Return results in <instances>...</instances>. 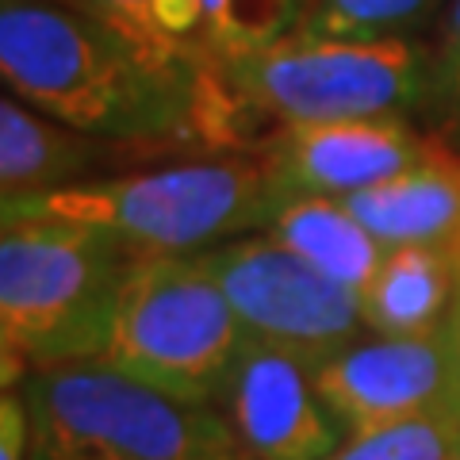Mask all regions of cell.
Instances as JSON below:
<instances>
[{
    "instance_id": "cell-17",
    "label": "cell",
    "mask_w": 460,
    "mask_h": 460,
    "mask_svg": "<svg viewBox=\"0 0 460 460\" xmlns=\"http://www.w3.org/2000/svg\"><path fill=\"white\" fill-rule=\"evenodd\" d=\"M96 20L119 27L142 47L172 58H204V12L199 0H69Z\"/></svg>"
},
{
    "instance_id": "cell-19",
    "label": "cell",
    "mask_w": 460,
    "mask_h": 460,
    "mask_svg": "<svg viewBox=\"0 0 460 460\" xmlns=\"http://www.w3.org/2000/svg\"><path fill=\"white\" fill-rule=\"evenodd\" d=\"M434 74H438V111H460V0H449L434 42Z\"/></svg>"
},
{
    "instance_id": "cell-13",
    "label": "cell",
    "mask_w": 460,
    "mask_h": 460,
    "mask_svg": "<svg viewBox=\"0 0 460 460\" xmlns=\"http://www.w3.org/2000/svg\"><path fill=\"white\" fill-rule=\"evenodd\" d=\"M460 292V269L434 250L392 246L361 292L368 334L414 338L445 326Z\"/></svg>"
},
{
    "instance_id": "cell-5",
    "label": "cell",
    "mask_w": 460,
    "mask_h": 460,
    "mask_svg": "<svg viewBox=\"0 0 460 460\" xmlns=\"http://www.w3.org/2000/svg\"><path fill=\"white\" fill-rule=\"evenodd\" d=\"M31 460H253L215 402H189L108 361L31 368Z\"/></svg>"
},
{
    "instance_id": "cell-1",
    "label": "cell",
    "mask_w": 460,
    "mask_h": 460,
    "mask_svg": "<svg viewBox=\"0 0 460 460\" xmlns=\"http://www.w3.org/2000/svg\"><path fill=\"white\" fill-rule=\"evenodd\" d=\"M0 77L81 135L204 142V58L142 47L69 0H0Z\"/></svg>"
},
{
    "instance_id": "cell-14",
    "label": "cell",
    "mask_w": 460,
    "mask_h": 460,
    "mask_svg": "<svg viewBox=\"0 0 460 460\" xmlns=\"http://www.w3.org/2000/svg\"><path fill=\"white\" fill-rule=\"evenodd\" d=\"M265 234H272L296 257H304L323 277L361 296L372 272L380 269L387 246L357 215L330 196H296L280 199L269 215Z\"/></svg>"
},
{
    "instance_id": "cell-9",
    "label": "cell",
    "mask_w": 460,
    "mask_h": 460,
    "mask_svg": "<svg viewBox=\"0 0 460 460\" xmlns=\"http://www.w3.org/2000/svg\"><path fill=\"white\" fill-rule=\"evenodd\" d=\"M311 380L345 438L449 411L445 330L414 338H357L330 361L314 365Z\"/></svg>"
},
{
    "instance_id": "cell-12",
    "label": "cell",
    "mask_w": 460,
    "mask_h": 460,
    "mask_svg": "<svg viewBox=\"0 0 460 460\" xmlns=\"http://www.w3.org/2000/svg\"><path fill=\"white\" fill-rule=\"evenodd\" d=\"M115 142L81 135L20 96H0V196L62 192L96 181Z\"/></svg>"
},
{
    "instance_id": "cell-11",
    "label": "cell",
    "mask_w": 460,
    "mask_h": 460,
    "mask_svg": "<svg viewBox=\"0 0 460 460\" xmlns=\"http://www.w3.org/2000/svg\"><path fill=\"white\" fill-rule=\"evenodd\" d=\"M387 250L422 246L460 269V150L438 146L426 162L368 192L341 199Z\"/></svg>"
},
{
    "instance_id": "cell-16",
    "label": "cell",
    "mask_w": 460,
    "mask_h": 460,
    "mask_svg": "<svg viewBox=\"0 0 460 460\" xmlns=\"http://www.w3.org/2000/svg\"><path fill=\"white\" fill-rule=\"evenodd\" d=\"M449 0H311L304 39H414Z\"/></svg>"
},
{
    "instance_id": "cell-2",
    "label": "cell",
    "mask_w": 460,
    "mask_h": 460,
    "mask_svg": "<svg viewBox=\"0 0 460 460\" xmlns=\"http://www.w3.org/2000/svg\"><path fill=\"white\" fill-rule=\"evenodd\" d=\"M419 111H438L434 47L422 39L292 35L226 62L204 58V146L211 150L238 146L257 123L277 131L326 119H411Z\"/></svg>"
},
{
    "instance_id": "cell-15",
    "label": "cell",
    "mask_w": 460,
    "mask_h": 460,
    "mask_svg": "<svg viewBox=\"0 0 460 460\" xmlns=\"http://www.w3.org/2000/svg\"><path fill=\"white\" fill-rule=\"evenodd\" d=\"M311 0H199L204 12V58L257 54L292 39L304 27Z\"/></svg>"
},
{
    "instance_id": "cell-4",
    "label": "cell",
    "mask_w": 460,
    "mask_h": 460,
    "mask_svg": "<svg viewBox=\"0 0 460 460\" xmlns=\"http://www.w3.org/2000/svg\"><path fill=\"white\" fill-rule=\"evenodd\" d=\"M280 199L257 154L204 157L96 177L62 192L0 196V223L62 219L119 238L135 253H199L269 226Z\"/></svg>"
},
{
    "instance_id": "cell-18",
    "label": "cell",
    "mask_w": 460,
    "mask_h": 460,
    "mask_svg": "<svg viewBox=\"0 0 460 460\" xmlns=\"http://www.w3.org/2000/svg\"><path fill=\"white\" fill-rule=\"evenodd\" d=\"M330 460H460V426L449 411L345 438Z\"/></svg>"
},
{
    "instance_id": "cell-21",
    "label": "cell",
    "mask_w": 460,
    "mask_h": 460,
    "mask_svg": "<svg viewBox=\"0 0 460 460\" xmlns=\"http://www.w3.org/2000/svg\"><path fill=\"white\" fill-rule=\"evenodd\" d=\"M441 330H445V353H449V414L460 426V292Z\"/></svg>"
},
{
    "instance_id": "cell-3",
    "label": "cell",
    "mask_w": 460,
    "mask_h": 460,
    "mask_svg": "<svg viewBox=\"0 0 460 460\" xmlns=\"http://www.w3.org/2000/svg\"><path fill=\"white\" fill-rule=\"evenodd\" d=\"M142 253L62 219L0 223V361L4 392L31 368L100 361L123 284Z\"/></svg>"
},
{
    "instance_id": "cell-7",
    "label": "cell",
    "mask_w": 460,
    "mask_h": 460,
    "mask_svg": "<svg viewBox=\"0 0 460 460\" xmlns=\"http://www.w3.org/2000/svg\"><path fill=\"white\" fill-rule=\"evenodd\" d=\"M192 257L219 284L250 341L280 349L307 368L368 334L361 296L323 277L265 230L219 242Z\"/></svg>"
},
{
    "instance_id": "cell-6",
    "label": "cell",
    "mask_w": 460,
    "mask_h": 460,
    "mask_svg": "<svg viewBox=\"0 0 460 460\" xmlns=\"http://www.w3.org/2000/svg\"><path fill=\"white\" fill-rule=\"evenodd\" d=\"M246 330L192 253H146L123 284L100 361L189 402H219Z\"/></svg>"
},
{
    "instance_id": "cell-8",
    "label": "cell",
    "mask_w": 460,
    "mask_h": 460,
    "mask_svg": "<svg viewBox=\"0 0 460 460\" xmlns=\"http://www.w3.org/2000/svg\"><path fill=\"white\" fill-rule=\"evenodd\" d=\"M441 142L411 119H326L288 123L253 146L277 199H345L426 162Z\"/></svg>"
},
{
    "instance_id": "cell-10",
    "label": "cell",
    "mask_w": 460,
    "mask_h": 460,
    "mask_svg": "<svg viewBox=\"0 0 460 460\" xmlns=\"http://www.w3.org/2000/svg\"><path fill=\"white\" fill-rule=\"evenodd\" d=\"M215 407L253 460H330L345 445L311 368L261 341H246Z\"/></svg>"
},
{
    "instance_id": "cell-20",
    "label": "cell",
    "mask_w": 460,
    "mask_h": 460,
    "mask_svg": "<svg viewBox=\"0 0 460 460\" xmlns=\"http://www.w3.org/2000/svg\"><path fill=\"white\" fill-rule=\"evenodd\" d=\"M0 460H31V414L20 387L0 395Z\"/></svg>"
}]
</instances>
